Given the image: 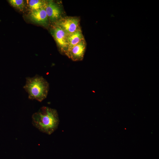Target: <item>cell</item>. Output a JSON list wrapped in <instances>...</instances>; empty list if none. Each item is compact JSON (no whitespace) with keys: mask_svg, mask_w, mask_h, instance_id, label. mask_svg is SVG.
Masks as SVG:
<instances>
[{"mask_svg":"<svg viewBox=\"0 0 159 159\" xmlns=\"http://www.w3.org/2000/svg\"><path fill=\"white\" fill-rule=\"evenodd\" d=\"M67 39L68 49L66 53L73 47L84 39V38L80 29L73 33L68 34Z\"/></svg>","mask_w":159,"mask_h":159,"instance_id":"ba28073f","label":"cell"},{"mask_svg":"<svg viewBox=\"0 0 159 159\" xmlns=\"http://www.w3.org/2000/svg\"><path fill=\"white\" fill-rule=\"evenodd\" d=\"M32 124L40 131L49 135L57 128L59 120L57 110L46 106L41 107L32 116Z\"/></svg>","mask_w":159,"mask_h":159,"instance_id":"6da1fadb","label":"cell"},{"mask_svg":"<svg viewBox=\"0 0 159 159\" xmlns=\"http://www.w3.org/2000/svg\"><path fill=\"white\" fill-rule=\"evenodd\" d=\"M23 88L28 93L29 99L41 102L47 96L49 85L42 77L36 75L32 77H26Z\"/></svg>","mask_w":159,"mask_h":159,"instance_id":"7a4b0ae2","label":"cell"},{"mask_svg":"<svg viewBox=\"0 0 159 159\" xmlns=\"http://www.w3.org/2000/svg\"><path fill=\"white\" fill-rule=\"evenodd\" d=\"M30 18L34 22L43 26L47 24L48 17L44 6L38 10L33 11L30 15Z\"/></svg>","mask_w":159,"mask_h":159,"instance_id":"52a82bcc","label":"cell"},{"mask_svg":"<svg viewBox=\"0 0 159 159\" xmlns=\"http://www.w3.org/2000/svg\"><path fill=\"white\" fill-rule=\"evenodd\" d=\"M44 7L47 16L52 21H58L62 18V11L59 6L52 1L44 3Z\"/></svg>","mask_w":159,"mask_h":159,"instance_id":"8992f818","label":"cell"},{"mask_svg":"<svg viewBox=\"0 0 159 159\" xmlns=\"http://www.w3.org/2000/svg\"><path fill=\"white\" fill-rule=\"evenodd\" d=\"M56 26L62 28L67 34L73 33L80 29V20L77 17L67 16L58 20Z\"/></svg>","mask_w":159,"mask_h":159,"instance_id":"3957f363","label":"cell"},{"mask_svg":"<svg viewBox=\"0 0 159 159\" xmlns=\"http://www.w3.org/2000/svg\"><path fill=\"white\" fill-rule=\"evenodd\" d=\"M52 34L61 52L65 54L68 49L67 34L62 28L56 25L52 29Z\"/></svg>","mask_w":159,"mask_h":159,"instance_id":"277c9868","label":"cell"},{"mask_svg":"<svg viewBox=\"0 0 159 159\" xmlns=\"http://www.w3.org/2000/svg\"><path fill=\"white\" fill-rule=\"evenodd\" d=\"M8 1L11 5L20 10H22L24 6V1L22 0H9Z\"/></svg>","mask_w":159,"mask_h":159,"instance_id":"30bf717a","label":"cell"},{"mask_svg":"<svg viewBox=\"0 0 159 159\" xmlns=\"http://www.w3.org/2000/svg\"><path fill=\"white\" fill-rule=\"evenodd\" d=\"M86 47L84 39L73 47L65 54L73 61L82 60L83 58Z\"/></svg>","mask_w":159,"mask_h":159,"instance_id":"5b68a950","label":"cell"},{"mask_svg":"<svg viewBox=\"0 0 159 159\" xmlns=\"http://www.w3.org/2000/svg\"><path fill=\"white\" fill-rule=\"evenodd\" d=\"M44 4L42 1L39 0H30L29 1V7L33 11L38 10L43 7Z\"/></svg>","mask_w":159,"mask_h":159,"instance_id":"9c48e42d","label":"cell"}]
</instances>
